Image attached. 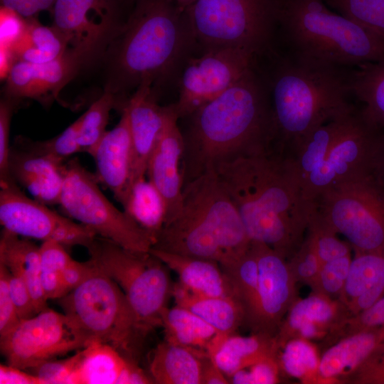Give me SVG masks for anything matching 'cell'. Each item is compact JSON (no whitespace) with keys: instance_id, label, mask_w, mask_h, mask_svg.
Returning a JSON list of instances; mask_svg holds the SVG:
<instances>
[{"instance_id":"cell-1","label":"cell","mask_w":384,"mask_h":384,"mask_svg":"<svg viewBox=\"0 0 384 384\" xmlns=\"http://www.w3.org/2000/svg\"><path fill=\"white\" fill-rule=\"evenodd\" d=\"M196 41L186 13L173 0H139L97 67L103 92L122 110L143 84L158 94L178 73Z\"/></svg>"},{"instance_id":"cell-2","label":"cell","mask_w":384,"mask_h":384,"mask_svg":"<svg viewBox=\"0 0 384 384\" xmlns=\"http://www.w3.org/2000/svg\"><path fill=\"white\" fill-rule=\"evenodd\" d=\"M242 220L251 241L287 256L307 230L314 204L305 198L289 157L267 149L218 164L215 167Z\"/></svg>"},{"instance_id":"cell-3","label":"cell","mask_w":384,"mask_h":384,"mask_svg":"<svg viewBox=\"0 0 384 384\" xmlns=\"http://www.w3.org/2000/svg\"><path fill=\"white\" fill-rule=\"evenodd\" d=\"M185 118L188 181L220 162L266 150L272 139L267 85L255 69Z\"/></svg>"},{"instance_id":"cell-4","label":"cell","mask_w":384,"mask_h":384,"mask_svg":"<svg viewBox=\"0 0 384 384\" xmlns=\"http://www.w3.org/2000/svg\"><path fill=\"white\" fill-rule=\"evenodd\" d=\"M295 56L282 63L267 85L272 138L292 149L321 124L353 110L350 74Z\"/></svg>"},{"instance_id":"cell-5","label":"cell","mask_w":384,"mask_h":384,"mask_svg":"<svg viewBox=\"0 0 384 384\" xmlns=\"http://www.w3.org/2000/svg\"><path fill=\"white\" fill-rule=\"evenodd\" d=\"M276 9L295 56L342 68L384 62V38L323 0H276Z\"/></svg>"},{"instance_id":"cell-6","label":"cell","mask_w":384,"mask_h":384,"mask_svg":"<svg viewBox=\"0 0 384 384\" xmlns=\"http://www.w3.org/2000/svg\"><path fill=\"white\" fill-rule=\"evenodd\" d=\"M58 301L88 344L93 341L107 343L139 363L144 341L149 332L119 285L95 265L78 286Z\"/></svg>"},{"instance_id":"cell-7","label":"cell","mask_w":384,"mask_h":384,"mask_svg":"<svg viewBox=\"0 0 384 384\" xmlns=\"http://www.w3.org/2000/svg\"><path fill=\"white\" fill-rule=\"evenodd\" d=\"M86 248L95 267L122 289L147 331L161 326L174 285L169 268L150 252L131 251L98 235Z\"/></svg>"},{"instance_id":"cell-8","label":"cell","mask_w":384,"mask_h":384,"mask_svg":"<svg viewBox=\"0 0 384 384\" xmlns=\"http://www.w3.org/2000/svg\"><path fill=\"white\" fill-rule=\"evenodd\" d=\"M276 0H197L185 11L203 50L235 48L255 56L270 43Z\"/></svg>"},{"instance_id":"cell-9","label":"cell","mask_w":384,"mask_h":384,"mask_svg":"<svg viewBox=\"0 0 384 384\" xmlns=\"http://www.w3.org/2000/svg\"><path fill=\"white\" fill-rule=\"evenodd\" d=\"M314 208L356 254L384 250V187L373 175L324 191Z\"/></svg>"},{"instance_id":"cell-10","label":"cell","mask_w":384,"mask_h":384,"mask_svg":"<svg viewBox=\"0 0 384 384\" xmlns=\"http://www.w3.org/2000/svg\"><path fill=\"white\" fill-rule=\"evenodd\" d=\"M59 205L70 218L129 250L149 252L154 244L149 232L107 199L98 186L96 176L77 159L65 163Z\"/></svg>"},{"instance_id":"cell-11","label":"cell","mask_w":384,"mask_h":384,"mask_svg":"<svg viewBox=\"0 0 384 384\" xmlns=\"http://www.w3.org/2000/svg\"><path fill=\"white\" fill-rule=\"evenodd\" d=\"M381 129L355 109L344 119L326 155L303 185L306 200L324 191L373 175Z\"/></svg>"},{"instance_id":"cell-12","label":"cell","mask_w":384,"mask_h":384,"mask_svg":"<svg viewBox=\"0 0 384 384\" xmlns=\"http://www.w3.org/2000/svg\"><path fill=\"white\" fill-rule=\"evenodd\" d=\"M122 0H55L53 25L83 68L97 67L129 16Z\"/></svg>"},{"instance_id":"cell-13","label":"cell","mask_w":384,"mask_h":384,"mask_svg":"<svg viewBox=\"0 0 384 384\" xmlns=\"http://www.w3.org/2000/svg\"><path fill=\"white\" fill-rule=\"evenodd\" d=\"M87 345L85 336L68 316L48 307L21 319L0 336L1 352L7 363L25 370Z\"/></svg>"},{"instance_id":"cell-14","label":"cell","mask_w":384,"mask_h":384,"mask_svg":"<svg viewBox=\"0 0 384 384\" xmlns=\"http://www.w3.org/2000/svg\"><path fill=\"white\" fill-rule=\"evenodd\" d=\"M255 55L235 48L203 50L190 55L179 78V94L174 104L178 118H185L220 95L254 69Z\"/></svg>"},{"instance_id":"cell-15","label":"cell","mask_w":384,"mask_h":384,"mask_svg":"<svg viewBox=\"0 0 384 384\" xmlns=\"http://www.w3.org/2000/svg\"><path fill=\"white\" fill-rule=\"evenodd\" d=\"M0 223L20 237L55 240L65 247H87L97 235L26 196L16 182L0 185Z\"/></svg>"},{"instance_id":"cell-16","label":"cell","mask_w":384,"mask_h":384,"mask_svg":"<svg viewBox=\"0 0 384 384\" xmlns=\"http://www.w3.org/2000/svg\"><path fill=\"white\" fill-rule=\"evenodd\" d=\"M258 265V289L254 309L247 321L255 333L275 337L294 302L295 282L289 262L270 246L251 241Z\"/></svg>"},{"instance_id":"cell-17","label":"cell","mask_w":384,"mask_h":384,"mask_svg":"<svg viewBox=\"0 0 384 384\" xmlns=\"http://www.w3.org/2000/svg\"><path fill=\"white\" fill-rule=\"evenodd\" d=\"M174 104L169 105L164 126L150 155L146 175L162 196L166 206L165 224L178 213L182 201L183 175L180 170L184 139ZM164 224V225H165Z\"/></svg>"},{"instance_id":"cell-18","label":"cell","mask_w":384,"mask_h":384,"mask_svg":"<svg viewBox=\"0 0 384 384\" xmlns=\"http://www.w3.org/2000/svg\"><path fill=\"white\" fill-rule=\"evenodd\" d=\"M158 95L150 85H141L123 107L128 116L132 138L130 188L145 178L150 155L169 113V105L161 106Z\"/></svg>"},{"instance_id":"cell-19","label":"cell","mask_w":384,"mask_h":384,"mask_svg":"<svg viewBox=\"0 0 384 384\" xmlns=\"http://www.w3.org/2000/svg\"><path fill=\"white\" fill-rule=\"evenodd\" d=\"M65 163L15 144L11 146L9 166L13 179L26 188L34 199L59 204Z\"/></svg>"},{"instance_id":"cell-20","label":"cell","mask_w":384,"mask_h":384,"mask_svg":"<svg viewBox=\"0 0 384 384\" xmlns=\"http://www.w3.org/2000/svg\"><path fill=\"white\" fill-rule=\"evenodd\" d=\"M132 151L129 119L123 109L119 122L106 132L92 156L97 181L108 188L121 204L130 189Z\"/></svg>"},{"instance_id":"cell-21","label":"cell","mask_w":384,"mask_h":384,"mask_svg":"<svg viewBox=\"0 0 384 384\" xmlns=\"http://www.w3.org/2000/svg\"><path fill=\"white\" fill-rule=\"evenodd\" d=\"M343 307L331 297L317 292L294 302L275 336L279 348L294 335L311 339L324 335L331 328L336 330L343 321L341 319H343L341 316Z\"/></svg>"},{"instance_id":"cell-22","label":"cell","mask_w":384,"mask_h":384,"mask_svg":"<svg viewBox=\"0 0 384 384\" xmlns=\"http://www.w3.org/2000/svg\"><path fill=\"white\" fill-rule=\"evenodd\" d=\"M149 252L174 271L178 277V283L189 292L204 296L235 297L230 282L218 262L154 248Z\"/></svg>"},{"instance_id":"cell-23","label":"cell","mask_w":384,"mask_h":384,"mask_svg":"<svg viewBox=\"0 0 384 384\" xmlns=\"http://www.w3.org/2000/svg\"><path fill=\"white\" fill-rule=\"evenodd\" d=\"M384 341L382 327L348 334L329 348L320 358L321 381H335L353 374L378 349Z\"/></svg>"},{"instance_id":"cell-24","label":"cell","mask_w":384,"mask_h":384,"mask_svg":"<svg viewBox=\"0 0 384 384\" xmlns=\"http://www.w3.org/2000/svg\"><path fill=\"white\" fill-rule=\"evenodd\" d=\"M203 351L173 343H159L149 358V375L158 384H202Z\"/></svg>"},{"instance_id":"cell-25","label":"cell","mask_w":384,"mask_h":384,"mask_svg":"<svg viewBox=\"0 0 384 384\" xmlns=\"http://www.w3.org/2000/svg\"><path fill=\"white\" fill-rule=\"evenodd\" d=\"M384 296V250L356 254L340 295L341 303L353 314L368 308Z\"/></svg>"},{"instance_id":"cell-26","label":"cell","mask_w":384,"mask_h":384,"mask_svg":"<svg viewBox=\"0 0 384 384\" xmlns=\"http://www.w3.org/2000/svg\"><path fill=\"white\" fill-rule=\"evenodd\" d=\"M172 297L176 305L191 311L212 326L220 338L234 334L245 321L243 306L235 297L196 294L178 282L174 285Z\"/></svg>"},{"instance_id":"cell-27","label":"cell","mask_w":384,"mask_h":384,"mask_svg":"<svg viewBox=\"0 0 384 384\" xmlns=\"http://www.w3.org/2000/svg\"><path fill=\"white\" fill-rule=\"evenodd\" d=\"M0 263L26 282L37 313L47 308L41 282L40 247L3 228L0 240Z\"/></svg>"},{"instance_id":"cell-28","label":"cell","mask_w":384,"mask_h":384,"mask_svg":"<svg viewBox=\"0 0 384 384\" xmlns=\"http://www.w3.org/2000/svg\"><path fill=\"white\" fill-rule=\"evenodd\" d=\"M275 337L260 333L241 336L235 334L221 338L209 357L228 378L266 358L277 356Z\"/></svg>"},{"instance_id":"cell-29","label":"cell","mask_w":384,"mask_h":384,"mask_svg":"<svg viewBox=\"0 0 384 384\" xmlns=\"http://www.w3.org/2000/svg\"><path fill=\"white\" fill-rule=\"evenodd\" d=\"M77 353L73 384H122L132 362L110 345L99 341L91 342Z\"/></svg>"},{"instance_id":"cell-30","label":"cell","mask_w":384,"mask_h":384,"mask_svg":"<svg viewBox=\"0 0 384 384\" xmlns=\"http://www.w3.org/2000/svg\"><path fill=\"white\" fill-rule=\"evenodd\" d=\"M161 326L164 329V340L207 353L218 336L217 331L212 326L178 305L166 309L161 317Z\"/></svg>"},{"instance_id":"cell-31","label":"cell","mask_w":384,"mask_h":384,"mask_svg":"<svg viewBox=\"0 0 384 384\" xmlns=\"http://www.w3.org/2000/svg\"><path fill=\"white\" fill-rule=\"evenodd\" d=\"M26 18V28L11 48L17 60L42 64L58 58L67 50L68 41L56 28L42 25L35 16Z\"/></svg>"},{"instance_id":"cell-32","label":"cell","mask_w":384,"mask_h":384,"mask_svg":"<svg viewBox=\"0 0 384 384\" xmlns=\"http://www.w3.org/2000/svg\"><path fill=\"white\" fill-rule=\"evenodd\" d=\"M353 110L318 126L293 148L294 154L289 159L302 189L311 173L330 149L344 119Z\"/></svg>"},{"instance_id":"cell-33","label":"cell","mask_w":384,"mask_h":384,"mask_svg":"<svg viewBox=\"0 0 384 384\" xmlns=\"http://www.w3.org/2000/svg\"><path fill=\"white\" fill-rule=\"evenodd\" d=\"M350 87L363 103L360 110L373 126L384 129V62L366 63L350 73Z\"/></svg>"},{"instance_id":"cell-34","label":"cell","mask_w":384,"mask_h":384,"mask_svg":"<svg viewBox=\"0 0 384 384\" xmlns=\"http://www.w3.org/2000/svg\"><path fill=\"white\" fill-rule=\"evenodd\" d=\"M124 211L154 238L166 219V203L154 185L146 178L134 183L122 203Z\"/></svg>"},{"instance_id":"cell-35","label":"cell","mask_w":384,"mask_h":384,"mask_svg":"<svg viewBox=\"0 0 384 384\" xmlns=\"http://www.w3.org/2000/svg\"><path fill=\"white\" fill-rule=\"evenodd\" d=\"M81 70L79 59L69 48L53 60L35 64L28 98L50 105Z\"/></svg>"},{"instance_id":"cell-36","label":"cell","mask_w":384,"mask_h":384,"mask_svg":"<svg viewBox=\"0 0 384 384\" xmlns=\"http://www.w3.org/2000/svg\"><path fill=\"white\" fill-rule=\"evenodd\" d=\"M220 265L243 306L247 321L255 305L258 289V265L252 242L245 252Z\"/></svg>"},{"instance_id":"cell-37","label":"cell","mask_w":384,"mask_h":384,"mask_svg":"<svg viewBox=\"0 0 384 384\" xmlns=\"http://www.w3.org/2000/svg\"><path fill=\"white\" fill-rule=\"evenodd\" d=\"M280 348L282 349L277 361L280 369L285 373L306 382L321 381L319 376L320 358L316 348L307 339L292 338Z\"/></svg>"},{"instance_id":"cell-38","label":"cell","mask_w":384,"mask_h":384,"mask_svg":"<svg viewBox=\"0 0 384 384\" xmlns=\"http://www.w3.org/2000/svg\"><path fill=\"white\" fill-rule=\"evenodd\" d=\"M41 282L47 299H59L68 292L62 272L73 258L65 247L55 240L43 241L40 246Z\"/></svg>"},{"instance_id":"cell-39","label":"cell","mask_w":384,"mask_h":384,"mask_svg":"<svg viewBox=\"0 0 384 384\" xmlns=\"http://www.w3.org/2000/svg\"><path fill=\"white\" fill-rule=\"evenodd\" d=\"M117 107V100L114 95L103 92L82 114L79 132V144L81 151L93 156L95 149L106 132L110 112Z\"/></svg>"},{"instance_id":"cell-40","label":"cell","mask_w":384,"mask_h":384,"mask_svg":"<svg viewBox=\"0 0 384 384\" xmlns=\"http://www.w3.org/2000/svg\"><path fill=\"white\" fill-rule=\"evenodd\" d=\"M81 121L82 115L63 132L52 139L46 141H32L26 137H18L15 144L65 162L67 158L81 151L78 141Z\"/></svg>"},{"instance_id":"cell-41","label":"cell","mask_w":384,"mask_h":384,"mask_svg":"<svg viewBox=\"0 0 384 384\" xmlns=\"http://www.w3.org/2000/svg\"><path fill=\"white\" fill-rule=\"evenodd\" d=\"M337 13L384 38V0H323Z\"/></svg>"},{"instance_id":"cell-42","label":"cell","mask_w":384,"mask_h":384,"mask_svg":"<svg viewBox=\"0 0 384 384\" xmlns=\"http://www.w3.org/2000/svg\"><path fill=\"white\" fill-rule=\"evenodd\" d=\"M307 230L322 264L351 255L350 245L336 236V233L321 220L314 208L310 215Z\"/></svg>"},{"instance_id":"cell-43","label":"cell","mask_w":384,"mask_h":384,"mask_svg":"<svg viewBox=\"0 0 384 384\" xmlns=\"http://www.w3.org/2000/svg\"><path fill=\"white\" fill-rule=\"evenodd\" d=\"M351 261V255H348L323 263L311 286L314 292L329 297L340 296L350 271Z\"/></svg>"},{"instance_id":"cell-44","label":"cell","mask_w":384,"mask_h":384,"mask_svg":"<svg viewBox=\"0 0 384 384\" xmlns=\"http://www.w3.org/2000/svg\"><path fill=\"white\" fill-rule=\"evenodd\" d=\"M289 264L296 281L314 284L322 263L308 235Z\"/></svg>"},{"instance_id":"cell-45","label":"cell","mask_w":384,"mask_h":384,"mask_svg":"<svg viewBox=\"0 0 384 384\" xmlns=\"http://www.w3.org/2000/svg\"><path fill=\"white\" fill-rule=\"evenodd\" d=\"M280 367L277 356L262 359L228 378L233 384H274L279 382Z\"/></svg>"},{"instance_id":"cell-46","label":"cell","mask_w":384,"mask_h":384,"mask_svg":"<svg viewBox=\"0 0 384 384\" xmlns=\"http://www.w3.org/2000/svg\"><path fill=\"white\" fill-rule=\"evenodd\" d=\"M18 100L3 97L0 101V185L16 182L9 171L10 125Z\"/></svg>"},{"instance_id":"cell-47","label":"cell","mask_w":384,"mask_h":384,"mask_svg":"<svg viewBox=\"0 0 384 384\" xmlns=\"http://www.w3.org/2000/svg\"><path fill=\"white\" fill-rule=\"evenodd\" d=\"M78 353L65 359H53L31 370L41 384H73Z\"/></svg>"},{"instance_id":"cell-48","label":"cell","mask_w":384,"mask_h":384,"mask_svg":"<svg viewBox=\"0 0 384 384\" xmlns=\"http://www.w3.org/2000/svg\"><path fill=\"white\" fill-rule=\"evenodd\" d=\"M26 26V18L10 8L1 6L0 48L11 50L23 36Z\"/></svg>"},{"instance_id":"cell-49","label":"cell","mask_w":384,"mask_h":384,"mask_svg":"<svg viewBox=\"0 0 384 384\" xmlns=\"http://www.w3.org/2000/svg\"><path fill=\"white\" fill-rule=\"evenodd\" d=\"M341 326L339 330H347L348 334L383 326L384 296L368 308L345 319Z\"/></svg>"},{"instance_id":"cell-50","label":"cell","mask_w":384,"mask_h":384,"mask_svg":"<svg viewBox=\"0 0 384 384\" xmlns=\"http://www.w3.org/2000/svg\"><path fill=\"white\" fill-rule=\"evenodd\" d=\"M8 276L9 270L0 263V336L11 331L21 321L10 294Z\"/></svg>"},{"instance_id":"cell-51","label":"cell","mask_w":384,"mask_h":384,"mask_svg":"<svg viewBox=\"0 0 384 384\" xmlns=\"http://www.w3.org/2000/svg\"><path fill=\"white\" fill-rule=\"evenodd\" d=\"M8 281L10 294L19 318L26 319L36 315L37 311L25 279L9 270Z\"/></svg>"},{"instance_id":"cell-52","label":"cell","mask_w":384,"mask_h":384,"mask_svg":"<svg viewBox=\"0 0 384 384\" xmlns=\"http://www.w3.org/2000/svg\"><path fill=\"white\" fill-rule=\"evenodd\" d=\"M348 381L358 384H384V345L349 376Z\"/></svg>"},{"instance_id":"cell-53","label":"cell","mask_w":384,"mask_h":384,"mask_svg":"<svg viewBox=\"0 0 384 384\" xmlns=\"http://www.w3.org/2000/svg\"><path fill=\"white\" fill-rule=\"evenodd\" d=\"M92 260L83 262L73 259L62 272V278L69 292L78 286L94 270Z\"/></svg>"},{"instance_id":"cell-54","label":"cell","mask_w":384,"mask_h":384,"mask_svg":"<svg viewBox=\"0 0 384 384\" xmlns=\"http://www.w3.org/2000/svg\"><path fill=\"white\" fill-rule=\"evenodd\" d=\"M55 0H1V6L10 8L25 18L35 16L42 11L50 12Z\"/></svg>"},{"instance_id":"cell-55","label":"cell","mask_w":384,"mask_h":384,"mask_svg":"<svg viewBox=\"0 0 384 384\" xmlns=\"http://www.w3.org/2000/svg\"><path fill=\"white\" fill-rule=\"evenodd\" d=\"M1 384H41L38 378L11 365L0 366Z\"/></svg>"},{"instance_id":"cell-56","label":"cell","mask_w":384,"mask_h":384,"mask_svg":"<svg viewBox=\"0 0 384 384\" xmlns=\"http://www.w3.org/2000/svg\"><path fill=\"white\" fill-rule=\"evenodd\" d=\"M230 383L228 377L208 356L203 363L202 384H228Z\"/></svg>"},{"instance_id":"cell-57","label":"cell","mask_w":384,"mask_h":384,"mask_svg":"<svg viewBox=\"0 0 384 384\" xmlns=\"http://www.w3.org/2000/svg\"><path fill=\"white\" fill-rule=\"evenodd\" d=\"M373 176L384 187V129H381Z\"/></svg>"},{"instance_id":"cell-58","label":"cell","mask_w":384,"mask_h":384,"mask_svg":"<svg viewBox=\"0 0 384 384\" xmlns=\"http://www.w3.org/2000/svg\"><path fill=\"white\" fill-rule=\"evenodd\" d=\"M176 4L182 10H186L193 4V0H173Z\"/></svg>"},{"instance_id":"cell-59","label":"cell","mask_w":384,"mask_h":384,"mask_svg":"<svg viewBox=\"0 0 384 384\" xmlns=\"http://www.w3.org/2000/svg\"><path fill=\"white\" fill-rule=\"evenodd\" d=\"M123 2L126 4V6L131 5L132 7H134V4L137 1L139 0H122Z\"/></svg>"},{"instance_id":"cell-60","label":"cell","mask_w":384,"mask_h":384,"mask_svg":"<svg viewBox=\"0 0 384 384\" xmlns=\"http://www.w3.org/2000/svg\"><path fill=\"white\" fill-rule=\"evenodd\" d=\"M197 0H193V4L195 3Z\"/></svg>"},{"instance_id":"cell-61","label":"cell","mask_w":384,"mask_h":384,"mask_svg":"<svg viewBox=\"0 0 384 384\" xmlns=\"http://www.w3.org/2000/svg\"><path fill=\"white\" fill-rule=\"evenodd\" d=\"M381 327L383 329V331H384V326H381ZM383 345H384V341H383Z\"/></svg>"}]
</instances>
